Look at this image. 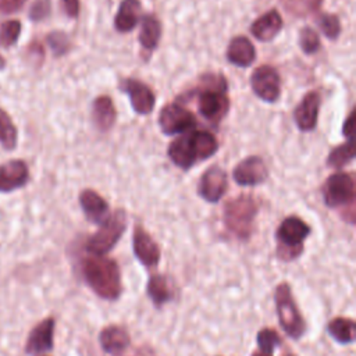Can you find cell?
<instances>
[{"label": "cell", "instance_id": "15", "mask_svg": "<svg viewBox=\"0 0 356 356\" xmlns=\"http://www.w3.org/2000/svg\"><path fill=\"white\" fill-rule=\"evenodd\" d=\"M28 178V165L22 160H10L0 165V192H13L22 188Z\"/></svg>", "mask_w": 356, "mask_h": 356}, {"label": "cell", "instance_id": "23", "mask_svg": "<svg viewBox=\"0 0 356 356\" xmlns=\"http://www.w3.org/2000/svg\"><path fill=\"white\" fill-rule=\"evenodd\" d=\"M92 118L100 131H107L115 121V108L108 96H100L93 102Z\"/></svg>", "mask_w": 356, "mask_h": 356}, {"label": "cell", "instance_id": "17", "mask_svg": "<svg viewBox=\"0 0 356 356\" xmlns=\"http://www.w3.org/2000/svg\"><path fill=\"white\" fill-rule=\"evenodd\" d=\"M192 131L182 134L181 136L174 139L168 146L170 159L174 161L175 165L184 170H188L189 167H192L197 159L195 145H193Z\"/></svg>", "mask_w": 356, "mask_h": 356}, {"label": "cell", "instance_id": "41", "mask_svg": "<svg viewBox=\"0 0 356 356\" xmlns=\"http://www.w3.org/2000/svg\"><path fill=\"white\" fill-rule=\"evenodd\" d=\"M4 67V60L0 57V70Z\"/></svg>", "mask_w": 356, "mask_h": 356}, {"label": "cell", "instance_id": "7", "mask_svg": "<svg viewBox=\"0 0 356 356\" xmlns=\"http://www.w3.org/2000/svg\"><path fill=\"white\" fill-rule=\"evenodd\" d=\"M324 202L328 207H353L355 200V182L353 178L346 172H335L325 181Z\"/></svg>", "mask_w": 356, "mask_h": 356}, {"label": "cell", "instance_id": "10", "mask_svg": "<svg viewBox=\"0 0 356 356\" xmlns=\"http://www.w3.org/2000/svg\"><path fill=\"white\" fill-rule=\"evenodd\" d=\"M54 325L56 323L53 317H47L38 323L29 332L25 343V352L28 355H40L51 350L54 342Z\"/></svg>", "mask_w": 356, "mask_h": 356}, {"label": "cell", "instance_id": "3", "mask_svg": "<svg viewBox=\"0 0 356 356\" xmlns=\"http://www.w3.org/2000/svg\"><path fill=\"white\" fill-rule=\"evenodd\" d=\"M274 300L281 328L292 339L302 338L306 332V323L299 312L288 282H281L275 286Z\"/></svg>", "mask_w": 356, "mask_h": 356}, {"label": "cell", "instance_id": "31", "mask_svg": "<svg viewBox=\"0 0 356 356\" xmlns=\"http://www.w3.org/2000/svg\"><path fill=\"white\" fill-rule=\"evenodd\" d=\"M285 10L295 15H307L316 11L321 0H281Z\"/></svg>", "mask_w": 356, "mask_h": 356}, {"label": "cell", "instance_id": "18", "mask_svg": "<svg viewBox=\"0 0 356 356\" xmlns=\"http://www.w3.org/2000/svg\"><path fill=\"white\" fill-rule=\"evenodd\" d=\"M99 342L102 349L106 353L120 355L128 348L131 338L128 331L124 327L117 324H110L100 331Z\"/></svg>", "mask_w": 356, "mask_h": 356}, {"label": "cell", "instance_id": "26", "mask_svg": "<svg viewBox=\"0 0 356 356\" xmlns=\"http://www.w3.org/2000/svg\"><path fill=\"white\" fill-rule=\"evenodd\" d=\"M147 295L156 306H161V305L167 303L172 296V292L168 286L167 278L161 274L150 275V278L147 281Z\"/></svg>", "mask_w": 356, "mask_h": 356}, {"label": "cell", "instance_id": "1", "mask_svg": "<svg viewBox=\"0 0 356 356\" xmlns=\"http://www.w3.org/2000/svg\"><path fill=\"white\" fill-rule=\"evenodd\" d=\"M82 274L90 289L100 298L115 300L122 292L121 273L115 260L90 254L82 261Z\"/></svg>", "mask_w": 356, "mask_h": 356}, {"label": "cell", "instance_id": "21", "mask_svg": "<svg viewBox=\"0 0 356 356\" xmlns=\"http://www.w3.org/2000/svg\"><path fill=\"white\" fill-rule=\"evenodd\" d=\"M227 57L229 63L238 67H249L256 57L254 46L252 42L245 36L234 38L227 49Z\"/></svg>", "mask_w": 356, "mask_h": 356}, {"label": "cell", "instance_id": "35", "mask_svg": "<svg viewBox=\"0 0 356 356\" xmlns=\"http://www.w3.org/2000/svg\"><path fill=\"white\" fill-rule=\"evenodd\" d=\"M47 42L56 56H61L68 49V39L63 32H51L47 36Z\"/></svg>", "mask_w": 356, "mask_h": 356}, {"label": "cell", "instance_id": "30", "mask_svg": "<svg viewBox=\"0 0 356 356\" xmlns=\"http://www.w3.org/2000/svg\"><path fill=\"white\" fill-rule=\"evenodd\" d=\"M21 33V22L18 19H8L0 24V46H13Z\"/></svg>", "mask_w": 356, "mask_h": 356}, {"label": "cell", "instance_id": "22", "mask_svg": "<svg viewBox=\"0 0 356 356\" xmlns=\"http://www.w3.org/2000/svg\"><path fill=\"white\" fill-rule=\"evenodd\" d=\"M140 15V1L139 0H122L120 10L115 15L114 25L118 32H129L138 24Z\"/></svg>", "mask_w": 356, "mask_h": 356}, {"label": "cell", "instance_id": "9", "mask_svg": "<svg viewBox=\"0 0 356 356\" xmlns=\"http://www.w3.org/2000/svg\"><path fill=\"white\" fill-rule=\"evenodd\" d=\"M250 85L253 92L264 102L273 103L280 96V75L271 65L257 67L250 76Z\"/></svg>", "mask_w": 356, "mask_h": 356}, {"label": "cell", "instance_id": "36", "mask_svg": "<svg viewBox=\"0 0 356 356\" xmlns=\"http://www.w3.org/2000/svg\"><path fill=\"white\" fill-rule=\"evenodd\" d=\"M50 10H51L50 0H36L29 10V18L32 21H40L50 14Z\"/></svg>", "mask_w": 356, "mask_h": 356}, {"label": "cell", "instance_id": "27", "mask_svg": "<svg viewBox=\"0 0 356 356\" xmlns=\"http://www.w3.org/2000/svg\"><path fill=\"white\" fill-rule=\"evenodd\" d=\"M192 136L197 159H209L217 152L218 143L213 134L207 131H192Z\"/></svg>", "mask_w": 356, "mask_h": 356}, {"label": "cell", "instance_id": "38", "mask_svg": "<svg viewBox=\"0 0 356 356\" xmlns=\"http://www.w3.org/2000/svg\"><path fill=\"white\" fill-rule=\"evenodd\" d=\"M65 14L71 18L79 14V0H61Z\"/></svg>", "mask_w": 356, "mask_h": 356}, {"label": "cell", "instance_id": "20", "mask_svg": "<svg viewBox=\"0 0 356 356\" xmlns=\"http://www.w3.org/2000/svg\"><path fill=\"white\" fill-rule=\"evenodd\" d=\"M282 28V18L277 10H270L259 17L250 26L254 38L261 42L273 40Z\"/></svg>", "mask_w": 356, "mask_h": 356}, {"label": "cell", "instance_id": "5", "mask_svg": "<svg viewBox=\"0 0 356 356\" xmlns=\"http://www.w3.org/2000/svg\"><path fill=\"white\" fill-rule=\"evenodd\" d=\"M125 228H127L125 211L121 209L115 210L111 216H108L100 224V228L88 239L86 250L90 254H96V256L106 254L118 242Z\"/></svg>", "mask_w": 356, "mask_h": 356}, {"label": "cell", "instance_id": "34", "mask_svg": "<svg viewBox=\"0 0 356 356\" xmlns=\"http://www.w3.org/2000/svg\"><path fill=\"white\" fill-rule=\"evenodd\" d=\"M318 26L324 32V35L330 39H335L341 32V24L337 15L332 14H321L317 19Z\"/></svg>", "mask_w": 356, "mask_h": 356}, {"label": "cell", "instance_id": "28", "mask_svg": "<svg viewBox=\"0 0 356 356\" xmlns=\"http://www.w3.org/2000/svg\"><path fill=\"white\" fill-rule=\"evenodd\" d=\"M17 128L10 115L0 108V143L6 150H13L17 146Z\"/></svg>", "mask_w": 356, "mask_h": 356}, {"label": "cell", "instance_id": "32", "mask_svg": "<svg viewBox=\"0 0 356 356\" xmlns=\"http://www.w3.org/2000/svg\"><path fill=\"white\" fill-rule=\"evenodd\" d=\"M259 349L266 350V352H274V349L277 346H280L281 343V338L278 337V334L273 330V328H263L257 332L256 337Z\"/></svg>", "mask_w": 356, "mask_h": 356}, {"label": "cell", "instance_id": "19", "mask_svg": "<svg viewBox=\"0 0 356 356\" xmlns=\"http://www.w3.org/2000/svg\"><path fill=\"white\" fill-rule=\"evenodd\" d=\"M79 203L86 218L95 224H102L108 217L107 202L92 189H85L79 195Z\"/></svg>", "mask_w": 356, "mask_h": 356}, {"label": "cell", "instance_id": "29", "mask_svg": "<svg viewBox=\"0 0 356 356\" xmlns=\"http://www.w3.org/2000/svg\"><path fill=\"white\" fill-rule=\"evenodd\" d=\"M355 157V146L353 139H348L346 143H342L331 150L327 164L330 167H342L348 164Z\"/></svg>", "mask_w": 356, "mask_h": 356}, {"label": "cell", "instance_id": "13", "mask_svg": "<svg viewBox=\"0 0 356 356\" xmlns=\"http://www.w3.org/2000/svg\"><path fill=\"white\" fill-rule=\"evenodd\" d=\"M267 167L259 156H250L242 160L234 170V179L239 185H257L266 181Z\"/></svg>", "mask_w": 356, "mask_h": 356}, {"label": "cell", "instance_id": "2", "mask_svg": "<svg viewBox=\"0 0 356 356\" xmlns=\"http://www.w3.org/2000/svg\"><path fill=\"white\" fill-rule=\"evenodd\" d=\"M310 227L299 217L289 216L282 220L277 229V256L291 261L302 254L303 241L310 235Z\"/></svg>", "mask_w": 356, "mask_h": 356}, {"label": "cell", "instance_id": "25", "mask_svg": "<svg viewBox=\"0 0 356 356\" xmlns=\"http://www.w3.org/2000/svg\"><path fill=\"white\" fill-rule=\"evenodd\" d=\"M160 36H161L160 21L157 18H154L153 15L143 17L142 28H140V33H139L140 44L147 50H153L159 44Z\"/></svg>", "mask_w": 356, "mask_h": 356}, {"label": "cell", "instance_id": "14", "mask_svg": "<svg viewBox=\"0 0 356 356\" xmlns=\"http://www.w3.org/2000/svg\"><path fill=\"white\" fill-rule=\"evenodd\" d=\"M225 189H227V175L224 170H221L220 167L217 165L210 167L202 175L199 182V195L204 200L210 203L218 202L224 195Z\"/></svg>", "mask_w": 356, "mask_h": 356}, {"label": "cell", "instance_id": "4", "mask_svg": "<svg viewBox=\"0 0 356 356\" xmlns=\"http://www.w3.org/2000/svg\"><path fill=\"white\" fill-rule=\"evenodd\" d=\"M257 213V204L252 196L241 195L225 204L224 222L229 232L241 239L250 236L253 221Z\"/></svg>", "mask_w": 356, "mask_h": 356}, {"label": "cell", "instance_id": "37", "mask_svg": "<svg viewBox=\"0 0 356 356\" xmlns=\"http://www.w3.org/2000/svg\"><path fill=\"white\" fill-rule=\"evenodd\" d=\"M25 0H0V14H13L24 6Z\"/></svg>", "mask_w": 356, "mask_h": 356}, {"label": "cell", "instance_id": "42", "mask_svg": "<svg viewBox=\"0 0 356 356\" xmlns=\"http://www.w3.org/2000/svg\"><path fill=\"white\" fill-rule=\"evenodd\" d=\"M286 356H293V355H286Z\"/></svg>", "mask_w": 356, "mask_h": 356}, {"label": "cell", "instance_id": "33", "mask_svg": "<svg viewBox=\"0 0 356 356\" xmlns=\"http://www.w3.org/2000/svg\"><path fill=\"white\" fill-rule=\"evenodd\" d=\"M299 44L305 53H307V54L316 53L320 47L318 35L316 33V31L306 26L299 33Z\"/></svg>", "mask_w": 356, "mask_h": 356}, {"label": "cell", "instance_id": "40", "mask_svg": "<svg viewBox=\"0 0 356 356\" xmlns=\"http://www.w3.org/2000/svg\"><path fill=\"white\" fill-rule=\"evenodd\" d=\"M252 356H273V352H266V350L259 349V350L254 352Z\"/></svg>", "mask_w": 356, "mask_h": 356}, {"label": "cell", "instance_id": "24", "mask_svg": "<svg viewBox=\"0 0 356 356\" xmlns=\"http://www.w3.org/2000/svg\"><path fill=\"white\" fill-rule=\"evenodd\" d=\"M327 331L331 338L342 345H349L355 342L356 327L355 321L348 317H335L328 321Z\"/></svg>", "mask_w": 356, "mask_h": 356}, {"label": "cell", "instance_id": "8", "mask_svg": "<svg viewBox=\"0 0 356 356\" xmlns=\"http://www.w3.org/2000/svg\"><path fill=\"white\" fill-rule=\"evenodd\" d=\"M159 124L161 127V131L167 135L185 134L193 129V127L196 125V118L184 106L170 103L161 108Z\"/></svg>", "mask_w": 356, "mask_h": 356}, {"label": "cell", "instance_id": "39", "mask_svg": "<svg viewBox=\"0 0 356 356\" xmlns=\"http://www.w3.org/2000/svg\"><path fill=\"white\" fill-rule=\"evenodd\" d=\"M353 128H355V113L352 111L346 120V122L343 124V135L348 136V139H353Z\"/></svg>", "mask_w": 356, "mask_h": 356}, {"label": "cell", "instance_id": "12", "mask_svg": "<svg viewBox=\"0 0 356 356\" xmlns=\"http://www.w3.org/2000/svg\"><path fill=\"white\" fill-rule=\"evenodd\" d=\"M120 89L128 93L134 110L139 114H149L154 107V95L152 89L136 81V79H124L120 85Z\"/></svg>", "mask_w": 356, "mask_h": 356}, {"label": "cell", "instance_id": "16", "mask_svg": "<svg viewBox=\"0 0 356 356\" xmlns=\"http://www.w3.org/2000/svg\"><path fill=\"white\" fill-rule=\"evenodd\" d=\"M321 97L317 92H309L293 113L295 122L300 131H312L317 124Z\"/></svg>", "mask_w": 356, "mask_h": 356}, {"label": "cell", "instance_id": "6", "mask_svg": "<svg viewBox=\"0 0 356 356\" xmlns=\"http://www.w3.org/2000/svg\"><path fill=\"white\" fill-rule=\"evenodd\" d=\"M209 82L203 85L199 95V111L200 114L210 120L218 121L228 110L229 100L225 95V79L220 75H209Z\"/></svg>", "mask_w": 356, "mask_h": 356}, {"label": "cell", "instance_id": "11", "mask_svg": "<svg viewBox=\"0 0 356 356\" xmlns=\"http://www.w3.org/2000/svg\"><path fill=\"white\" fill-rule=\"evenodd\" d=\"M132 248L136 259L146 267H154L160 261V248L149 232L138 225L132 236Z\"/></svg>", "mask_w": 356, "mask_h": 356}]
</instances>
